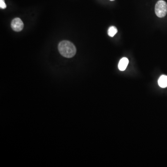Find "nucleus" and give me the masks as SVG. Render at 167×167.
<instances>
[{
  "label": "nucleus",
  "mask_w": 167,
  "mask_h": 167,
  "mask_svg": "<svg viewBox=\"0 0 167 167\" xmlns=\"http://www.w3.org/2000/svg\"><path fill=\"white\" fill-rule=\"evenodd\" d=\"M117 29L115 26H111L109 28L108 31V34L110 37H113L117 33Z\"/></svg>",
  "instance_id": "nucleus-6"
},
{
  "label": "nucleus",
  "mask_w": 167,
  "mask_h": 167,
  "mask_svg": "<svg viewBox=\"0 0 167 167\" xmlns=\"http://www.w3.org/2000/svg\"><path fill=\"white\" fill-rule=\"evenodd\" d=\"M11 27L14 31L20 32L23 29V23L20 18H15L11 22Z\"/></svg>",
  "instance_id": "nucleus-3"
},
{
  "label": "nucleus",
  "mask_w": 167,
  "mask_h": 167,
  "mask_svg": "<svg viewBox=\"0 0 167 167\" xmlns=\"http://www.w3.org/2000/svg\"><path fill=\"white\" fill-rule=\"evenodd\" d=\"M7 7L6 4L4 2V0H0V7L2 9H6Z\"/></svg>",
  "instance_id": "nucleus-7"
},
{
  "label": "nucleus",
  "mask_w": 167,
  "mask_h": 167,
  "mask_svg": "<svg viewBox=\"0 0 167 167\" xmlns=\"http://www.w3.org/2000/svg\"><path fill=\"white\" fill-rule=\"evenodd\" d=\"M111 1H114V0H111Z\"/></svg>",
  "instance_id": "nucleus-8"
},
{
  "label": "nucleus",
  "mask_w": 167,
  "mask_h": 167,
  "mask_svg": "<svg viewBox=\"0 0 167 167\" xmlns=\"http://www.w3.org/2000/svg\"><path fill=\"white\" fill-rule=\"evenodd\" d=\"M129 59L126 58H123L120 60L119 64V68L121 71H125L126 69L128 64H129Z\"/></svg>",
  "instance_id": "nucleus-4"
},
{
  "label": "nucleus",
  "mask_w": 167,
  "mask_h": 167,
  "mask_svg": "<svg viewBox=\"0 0 167 167\" xmlns=\"http://www.w3.org/2000/svg\"><path fill=\"white\" fill-rule=\"evenodd\" d=\"M155 13L159 18H163L167 13V3L163 0L157 2L155 6Z\"/></svg>",
  "instance_id": "nucleus-2"
},
{
  "label": "nucleus",
  "mask_w": 167,
  "mask_h": 167,
  "mask_svg": "<svg viewBox=\"0 0 167 167\" xmlns=\"http://www.w3.org/2000/svg\"><path fill=\"white\" fill-rule=\"evenodd\" d=\"M159 86L162 88H165L167 87V76L162 75L158 81Z\"/></svg>",
  "instance_id": "nucleus-5"
},
{
  "label": "nucleus",
  "mask_w": 167,
  "mask_h": 167,
  "mask_svg": "<svg viewBox=\"0 0 167 167\" xmlns=\"http://www.w3.org/2000/svg\"><path fill=\"white\" fill-rule=\"evenodd\" d=\"M58 49L60 54L64 57L71 58L73 57L76 53V48L72 42L64 40L59 43Z\"/></svg>",
  "instance_id": "nucleus-1"
}]
</instances>
